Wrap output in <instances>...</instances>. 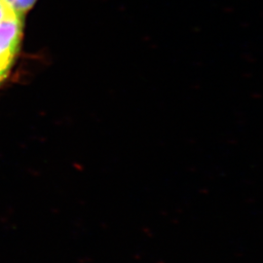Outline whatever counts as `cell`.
Segmentation results:
<instances>
[{
  "label": "cell",
  "instance_id": "3",
  "mask_svg": "<svg viewBox=\"0 0 263 263\" xmlns=\"http://www.w3.org/2000/svg\"><path fill=\"white\" fill-rule=\"evenodd\" d=\"M15 14L16 13L10 7L9 4L5 0H0V22Z\"/></svg>",
  "mask_w": 263,
  "mask_h": 263
},
{
  "label": "cell",
  "instance_id": "1",
  "mask_svg": "<svg viewBox=\"0 0 263 263\" xmlns=\"http://www.w3.org/2000/svg\"><path fill=\"white\" fill-rule=\"evenodd\" d=\"M24 35V17L12 15L0 22V80L4 81L19 55Z\"/></svg>",
  "mask_w": 263,
  "mask_h": 263
},
{
  "label": "cell",
  "instance_id": "2",
  "mask_svg": "<svg viewBox=\"0 0 263 263\" xmlns=\"http://www.w3.org/2000/svg\"><path fill=\"white\" fill-rule=\"evenodd\" d=\"M13 11L20 16L25 17L28 11L33 8L38 0H5Z\"/></svg>",
  "mask_w": 263,
  "mask_h": 263
},
{
  "label": "cell",
  "instance_id": "4",
  "mask_svg": "<svg viewBox=\"0 0 263 263\" xmlns=\"http://www.w3.org/2000/svg\"><path fill=\"white\" fill-rule=\"evenodd\" d=\"M0 83H1V80H0Z\"/></svg>",
  "mask_w": 263,
  "mask_h": 263
}]
</instances>
